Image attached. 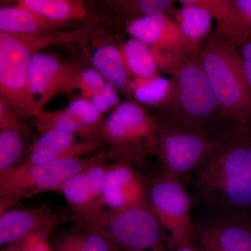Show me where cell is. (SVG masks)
I'll return each mask as SVG.
<instances>
[{
	"label": "cell",
	"instance_id": "6da1fadb",
	"mask_svg": "<svg viewBox=\"0 0 251 251\" xmlns=\"http://www.w3.org/2000/svg\"><path fill=\"white\" fill-rule=\"evenodd\" d=\"M190 179L203 217L251 215V126L215 143Z\"/></svg>",
	"mask_w": 251,
	"mask_h": 251
},
{
	"label": "cell",
	"instance_id": "7a4b0ae2",
	"mask_svg": "<svg viewBox=\"0 0 251 251\" xmlns=\"http://www.w3.org/2000/svg\"><path fill=\"white\" fill-rule=\"evenodd\" d=\"M170 74L173 94L158 112L192 126L215 142L235 134L245 126L220 103L198 60V52L185 56Z\"/></svg>",
	"mask_w": 251,
	"mask_h": 251
},
{
	"label": "cell",
	"instance_id": "3957f363",
	"mask_svg": "<svg viewBox=\"0 0 251 251\" xmlns=\"http://www.w3.org/2000/svg\"><path fill=\"white\" fill-rule=\"evenodd\" d=\"M198 57L225 110L239 123L251 126V90L240 50L215 29L199 46Z\"/></svg>",
	"mask_w": 251,
	"mask_h": 251
},
{
	"label": "cell",
	"instance_id": "277c9868",
	"mask_svg": "<svg viewBox=\"0 0 251 251\" xmlns=\"http://www.w3.org/2000/svg\"><path fill=\"white\" fill-rule=\"evenodd\" d=\"M50 33L14 35L0 32V98L21 120L36 117L38 103L29 87V67L33 56L54 45Z\"/></svg>",
	"mask_w": 251,
	"mask_h": 251
},
{
	"label": "cell",
	"instance_id": "5b68a950",
	"mask_svg": "<svg viewBox=\"0 0 251 251\" xmlns=\"http://www.w3.org/2000/svg\"><path fill=\"white\" fill-rule=\"evenodd\" d=\"M101 152L91 157L65 158L47 163L23 165L0 173V214L18 201L54 191L73 175L97 161Z\"/></svg>",
	"mask_w": 251,
	"mask_h": 251
},
{
	"label": "cell",
	"instance_id": "8992f818",
	"mask_svg": "<svg viewBox=\"0 0 251 251\" xmlns=\"http://www.w3.org/2000/svg\"><path fill=\"white\" fill-rule=\"evenodd\" d=\"M158 157L163 174L181 181L191 176L217 142L192 126L157 112Z\"/></svg>",
	"mask_w": 251,
	"mask_h": 251
},
{
	"label": "cell",
	"instance_id": "52a82bcc",
	"mask_svg": "<svg viewBox=\"0 0 251 251\" xmlns=\"http://www.w3.org/2000/svg\"><path fill=\"white\" fill-rule=\"evenodd\" d=\"M100 138L111 148L110 158L122 156L127 162L133 156H158L156 119L135 102H122L112 110L104 121Z\"/></svg>",
	"mask_w": 251,
	"mask_h": 251
},
{
	"label": "cell",
	"instance_id": "ba28073f",
	"mask_svg": "<svg viewBox=\"0 0 251 251\" xmlns=\"http://www.w3.org/2000/svg\"><path fill=\"white\" fill-rule=\"evenodd\" d=\"M147 201L159 222L168 251L196 243L192 201L180 180L163 174L148 181Z\"/></svg>",
	"mask_w": 251,
	"mask_h": 251
},
{
	"label": "cell",
	"instance_id": "9c48e42d",
	"mask_svg": "<svg viewBox=\"0 0 251 251\" xmlns=\"http://www.w3.org/2000/svg\"><path fill=\"white\" fill-rule=\"evenodd\" d=\"M85 221L103 229L124 251H169L148 201L105 211L99 217Z\"/></svg>",
	"mask_w": 251,
	"mask_h": 251
},
{
	"label": "cell",
	"instance_id": "30bf717a",
	"mask_svg": "<svg viewBox=\"0 0 251 251\" xmlns=\"http://www.w3.org/2000/svg\"><path fill=\"white\" fill-rule=\"evenodd\" d=\"M76 219L71 212L57 213L49 202L35 209L7 210L0 214V245H9L33 236L49 238L59 226Z\"/></svg>",
	"mask_w": 251,
	"mask_h": 251
},
{
	"label": "cell",
	"instance_id": "8fae6325",
	"mask_svg": "<svg viewBox=\"0 0 251 251\" xmlns=\"http://www.w3.org/2000/svg\"><path fill=\"white\" fill-rule=\"evenodd\" d=\"M80 68L62 62L53 56L39 52L33 56L29 72V91L38 103V112L55 96L76 89ZM38 114V115H39Z\"/></svg>",
	"mask_w": 251,
	"mask_h": 251
},
{
	"label": "cell",
	"instance_id": "7c38bea8",
	"mask_svg": "<svg viewBox=\"0 0 251 251\" xmlns=\"http://www.w3.org/2000/svg\"><path fill=\"white\" fill-rule=\"evenodd\" d=\"M105 167L94 164L73 175L54 192L64 196L76 219L91 221L105 212L103 199Z\"/></svg>",
	"mask_w": 251,
	"mask_h": 251
},
{
	"label": "cell",
	"instance_id": "4fadbf2b",
	"mask_svg": "<svg viewBox=\"0 0 251 251\" xmlns=\"http://www.w3.org/2000/svg\"><path fill=\"white\" fill-rule=\"evenodd\" d=\"M196 242L206 251H251V215L194 220Z\"/></svg>",
	"mask_w": 251,
	"mask_h": 251
},
{
	"label": "cell",
	"instance_id": "5bb4252c",
	"mask_svg": "<svg viewBox=\"0 0 251 251\" xmlns=\"http://www.w3.org/2000/svg\"><path fill=\"white\" fill-rule=\"evenodd\" d=\"M148 181L130 163H110L104 179L103 199L110 210L146 202Z\"/></svg>",
	"mask_w": 251,
	"mask_h": 251
},
{
	"label": "cell",
	"instance_id": "9a60e30c",
	"mask_svg": "<svg viewBox=\"0 0 251 251\" xmlns=\"http://www.w3.org/2000/svg\"><path fill=\"white\" fill-rule=\"evenodd\" d=\"M34 141L21 164L34 165L65 158L88 156L100 147L99 138L75 140L76 136L58 129L41 133Z\"/></svg>",
	"mask_w": 251,
	"mask_h": 251
},
{
	"label": "cell",
	"instance_id": "2e32d148",
	"mask_svg": "<svg viewBox=\"0 0 251 251\" xmlns=\"http://www.w3.org/2000/svg\"><path fill=\"white\" fill-rule=\"evenodd\" d=\"M126 31L130 37L153 49L170 50L183 54L198 52L191 49L177 23L167 12L135 19L126 25Z\"/></svg>",
	"mask_w": 251,
	"mask_h": 251
},
{
	"label": "cell",
	"instance_id": "e0dca14e",
	"mask_svg": "<svg viewBox=\"0 0 251 251\" xmlns=\"http://www.w3.org/2000/svg\"><path fill=\"white\" fill-rule=\"evenodd\" d=\"M52 251H124L103 229L83 220L51 238Z\"/></svg>",
	"mask_w": 251,
	"mask_h": 251
},
{
	"label": "cell",
	"instance_id": "ac0fdd59",
	"mask_svg": "<svg viewBox=\"0 0 251 251\" xmlns=\"http://www.w3.org/2000/svg\"><path fill=\"white\" fill-rule=\"evenodd\" d=\"M168 14L174 18L186 43L194 52L211 32L214 16L207 10L198 6H182L175 9L173 6Z\"/></svg>",
	"mask_w": 251,
	"mask_h": 251
},
{
	"label": "cell",
	"instance_id": "d6986e66",
	"mask_svg": "<svg viewBox=\"0 0 251 251\" xmlns=\"http://www.w3.org/2000/svg\"><path fill=\"white\" fill-rule=\"evenodd\" d=\"M46 18L18 4L0 8V32L14 35H31L57 27Z\"/></svg>",
	"mask_w": 251,
	"mask_h": 251
},
{
	"label": "cell",
	"instance_id": "ffe728a7",
	"mask_svg": "<svg viewBox=\"0 0 251 251\" xmlns=\"http://www.w3.org/2000/svg\"><path fill=\"white\" fill-rule=\"evenodd\" d=\"M174 0H101L114 22L125 25L144 16L168 12Z\"/></svg>",
	"mask_w": 251,
	"mask_h": 251
},
{
	"label": "cell",
	"instance_id": "44dd1931",
	"mask_svg": "<svg viewBox=\"0 0 251 251\" xmlns=\"http://www.w3.org/2000/svg\"><path fill=\"white\" fill-rule=\"evenodd\" d=\"M18 4L57 26L87 18L88 10L81 0H18Z\"/></svg>",
	"mask_w": 251,
	"mask_h": 251
},
{
	"label": "cell",
	"instance_id": "7402d4cb",
	"mask_svg": "<svg viewBox=\"0 0 251 251\" xmlns=\"http://www.w3.org/2000/svg\"><path fill=\"white\" fill-rule=\"evenodd\" d=\"M92 63L104 80L127 95L129 94L128 73L120 50L112 45L100 46L92 54Z\"/></svg>",
	"mask_w": 251,
	"mask_h": 251
},
{
	"label": "cell",
	"instance_id": "603a6c76",
	"mask_svg": "<svg viewBox=\"0 0 251 251\" xmlns=\"http://www.w3.org/2000/svg\"><path fill=\"white\" fill-rule=\"evenodd\" d=\"M171 78L158 76L133 77L128 85V92L139 104L157 109L166 105L173 94Z\"/></svg>",
	"mask_w": 251,
	"mask_h": 251
},
{
	"label": "cell",
	"instance_id": "cb8c5ba5",
	"mask_svg": "<svg viewBox=\"0 0 251 251\" xmlns=\"http://www.w3.org/2000/svg\"><path fill=\"white\" fill-rule=\"evenodd\" d=\"M35 118L36 127L40 133L50 129H58L84 139L100 138L99 132L86 125L67 107L55 111L41 112Z\"/></svg>",
	"mask_w": 251,
	"mask_h": 251
},
{
	"label": "cell",
	"instance_id": "d4e9b609",
	"mask_svg": "<svg viewBox=\"0 0 251 251\" xmlns=\"http://www.w3.org/2000/svg\"><path fill=\"white\" fill-rule=\"evenodd\" d=\"M128 74L134 77L157 75L158 67L150 46L143 41L130 38L120 49Z\"/></svg>",
	"mask_w": 251,
	"mask_h": 251
},
{
	"label": "cell",
	"instance_id": "484cf974",
	"mask_svg": "<svg viewBox=\"0 0 251 251\" xmlns=\"http://www.w3.org/2000/svg\"><path fill=\"white\" fill-rule=\"evenodd\" d=\"M229 18L223 36L240 50L251 34V0H227Z\"/></svg>",
	"mask_w": 251,
	"mask_h": 251
},
{
	"label": "cell",
	"instance_id": "4316f807",
	"mask_svg": "<svg viewBox=\"0 0 251 251\" xmlns=\"http://www.w3.org/2000/svg\"><path fill=\"white\" fill-rule=\"evenodd\" d=\"M24 151L22 133L0 130V173L14 168Z\"/></svg>",
	"mask_w": 251,
	"mask_h": 251
},
{
	"label": "cell",
	"instance_id": "83f0119b",
	"mask_svg": "<svg viewBox=\"0 0 251 251\" xmlns=\"http://www.w3.org/2000/svg\"><path fill=\"white\" fill-rule=\"evenodd\" d=\"M182 6H198L209 11L216 22V29L224 34L229 18L227 0H177Z\"/></svg>",
	"mask_w": 251,
	"mask_h": 251
},
{
	"label": "cell",
	"instance_id": "f1b7e54d",
	"mask_svg": "<svg viewBox=\"0 0 251 251\" xmlns=\"http://www.w3.org/2000/svg\"><path fill=\"white\" fill-rule=\"evenodd\" d=\"M104 80L103 77L95 69H80L76 89H80L82 97L88 99L92 94L100 90Z\"/></svg>",
	"mask_w": 251,
	"mask_h": 251
},
{
	"label": "cell",
	"instance_id": "f546056e",
	"mask_svg": "<svg viewBox=\"0 0 251 251\" xmlns=\"http://www.w3.org/2000/svg\"><path fill=\"white\" fill-rule=\"evenodd\" d=\"M21 120L4 99L0 98V130H15L26 134L27 127L21 123Z\"/></svg>",
	"mask_w": 251,
	"mask_h": 251
},
{
	"label": "cell",
	"instance_id": "4dcf8cb0",
	"mask_svg": "<svg viewBox=\"0 0 251 251\" xmlns=\"http://www.w3.org/2000/svg\"><path fill=\"white\" fill-rule=\"evenodd\" d=\"M24 251H52L49 238L33 236L26 239Z\"/></svg>",
	"mask_w": 251,
	"mask_h": 251
},
{
	"label": "cell",
	"instance_id": "1f68e13d",
	"mask_svg": "<svg viewBox=\"0 0 251 251\" xmlns=\"http://www.w3.org/2000/svg\"><path fill=\"white\" fill-rule=\"evenodd\" d=\"M99 91H100V93L103 94L105 99H106L112 110L120 104V99H119L117 87L115 85H112V83H110V82L104 80Z\"/></svg>",
	"mask_w": 251,
	"mask_h": 251
},
{
	"label": "cell",
	"instance_id": "d6a6232c",
	"mask_svg": "<svg viewBox=\"0 0 251 251\" xmlns=\"http://www.w3.org/2000/svg\"><path fill=\"white\" fill-rule=\"evenodd\" d=\"M244 70L251 90V34L240 49Z\"/></svg>",
	"mask_w": 251,
	"mask_h": 251
},
{
	"label": "cell",
	"instance_id": "836d02e7",
	"mask_svg": "<svg viewBox=\"0 0 251 251\" xmlns=\"http://www.w3.org/2000/svg\"><path fill=\"white\" fill-rule=\"evenodd\" d=\"M87 100H90V103H92L94 108L97 109L102 115L112 110L111 107L109 105L108 102L103 97V94L100 93V91L92 94Z\"/></svg>",
	"mask_w": 251,
	"mask_h": 251
},
{
	"label": "cell",
	"instance_id": "e575fe53",
	"mask_svg": "<svg viewBox=\"0 0 251 251\" xmlns=\"http://www.w3.org/2000/svg\"><path fill=\"white\" fill-rule=\"evenodd\" d=\"M25 240L21 241L14 243V244H9V245L5 246L3 249H1V251H24L25 244Z\"/></svg>",
	"mask_w": 251,
	"mask_h": 251
},
{
	"label": "cell",
	"instance_id": "d590c367",
	"mask_svg": "<svg viewBox=\"0 0 251 251\" xmlns=\"http://www.w3.org/2000/svg\"><path fill=\"white\" fill-rule=\"evenodd\" d=\"M171 251H206L201 245L193 244H187V245L183 246V247L177 248L175 250Z\"/></svg>",
	"mask_w": 251,
	"mask_h": 251
},
{
	"label": "cell",
	"instance_id": "8d00e7d4",
	"mask_svg": "<svg viewBox=\"0 0 251 251\" xmlns=\"http://www.w3.org/2000/svg\"><path fill=\"white\" fill-rule=\"evenodd\" d=\"M13 1H17L18 2V0H1V4L2 6H6V4Z\"/></svg>",
	"mask_w": 251,
	"mask_h": 251
},
{
	"label": "cell",
	"instance_id": "74e56055",
	"mask_svg": "<svg viewBox=\"0 0 251 251\" xmlns=\"http://www.w3.org/2000/svg\"><path fill=\"white\" fill-rule=\"evenodd\" d=\"M81 1H82V2H83L84 4H85L86 5V4H86V3L91 2V1H93V0H81ZM86 6H87V5H86Z\"/></svg>",
	"mask_w": 251,
	"mask_h": 251
}]
</instances>
